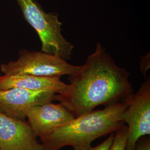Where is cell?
Here are the masks:
<instances>
[{
    "label": "cell",
    "instance_id": "1",
    "mask_svg": "<svg viewBox=\"0 0 150 150\" xmlns=\"http://www.w3.org/2000/svg\"><path fill=\"white\" fill-rule=\"evenodd\" d=\"M129 74L119 67L100 43L79 70L69 76L70 84L56 100L75 117L93 111L102 105H111L132 93Z\"/></svg>",
    "mask_w": 150,
    "mask_h": 150
},
{
    "label": "cell",
    "instance_id": "2",
    "mask_svg": "<svg viewBox=\"0 0 150 150\" xmlns=\"http://www.w3.org/2000/svg\"><path fill=\"white\" fill-rule=\"evenodd\" d=\"M126 106L125 99L104 109L76 117L67 125L40 137L41 143L45 150H60L66 146H71L75 150L87 149L94 140L116 132L125 125L121 115Z\"/></svg>",
    "mask_w": 150,
    "mask_h": 150
},
{
    "label": "cell",
    "instance_id": "3",
    "mask_svg": "<svg viewBox=\"0 0 150 150\" xmlns=\"http://www.w3.org/2000/svg\"><path fill=\"white\" fill-rule=\"evenodd\" d=\"M26 21L36 31L41 41V51L67 60L74 46L61 33L58 15L47 13L36 0H16Z\"/></svg>",
    "mask_w": 150,
    "mask_h": 150
},
{
    "label": "cell",
    "instance_id": "4",
    "mask_svg": "<svg viewBox=\"0 0 150 150\" xmlns=\"http://www.w3.org/2000/svg\"><path fill=\"white\" fill-rule=\"evenodd\" d=\"M81 65H73L59 56L42 51L23 50L16 61L0 66L4 75L26 74L38 76L59 77L72 76L76 73Z\"/></svg>",
    "mask_w": 150,
    "mask_h": 150
},
{
    "label": "cell",
    "instance_id": "5",
    "mask_svg": "<svg viewBox=\"0 0 150 150\" xmlns=\"http://www.w3.org/2000/svg\"><path fill=\"white\" fill-rule=\"evenodd\" d=\"M127 106L122 113L127 123L128 137L126 150H135L142 137L150 134V81L149 78L139 90L126 98Z\"/></svg>",
    "mask_w": 150,
    "mask_h": 150
},
{
    "label": "cell",
    "instance_id": "6",
    "mask_svg": "<svg viewBox=\"0 0 150 150\" xmlns=\"http://www.w3.org/2000/svg\"><path fill=\"white\" fill-rule=\"evenodd\" d=\"M56 93L12 88L0 91V112L12 118L25 120L30 107L56 100Z\"/></svg>",
    "mask_w": 150,
    "mask_h": 150
},
{
    "label": "cell",
    "instance_id": "7",
    "mask_svg": "<svg viewBox=\"0 0 150 150\" xmlns=\"http://www.w3.org/2000/svg\"><path fill=\"white\" fill-rule=\"evenodd\" d=\"M25 120L0 112V150H45Z\"/></svg>",
    "mask_w": 150,
    "mask_h": 150
},
{
    "label": "cell",
    "instance_id": "8",
    "mask_svg": "<svg viewBox=\"0 0 150 150\" xmlns=\"http://www.w3.org/2000/svg\"><path fill=\"white\" fill-rule=\"evenodd\" d=\"M26 118L34 134L40 138L67 125L75 117L61 103L50 102L30 107Z\"/></svg>",
    "mask_w": 150,
    "mask_h": 150
},
{
    "label": "cell",
    "instance_id": "9",
    "mask_svg": "<svg viewBox=\"0 0 150 150\" xmlns=\"http://www.w3.org/2000/svg\"><path fill=\"white\" fill-rule=\"evenodd\" d=\"M59 77L38 76L26 74L4 75L0 77V91L22 88L33 91H51L60 94L67 88Z\"/></svg>",
    "mask_w": 150,
    "mask_h": 150
},
{
    "label": "cell",
    "instance_id": "10",
    "mask_svg": "<svg viewBox=\"0 0 150 150\" xmlns=\"http://www.w3.org/2000/svg\"><path fill=\"white\" fill-rule=\"evenodd\" d=\"M127 137V126L123 125L120 129L115 132L112 144L109 150H126Z\"/></svg>",
    "mask_w": 150,
    "mask_h": 150
},
{
    "label": "cell",
    "instance_id": "11",
    "mask_svg": "<svg viewBox=\"0 0 150 150\" xmlns=\"http://www.w3.org/2000/svg\"><path fill=\"white\" fill-rule=\"evenodd\" d=\"M114 134L115 133H111L110 136L105 139L103 142L100 145H97L95 147H88V149L85 150H109L113 142V140L114 139Z\"/></svg>",
    "mask_w": 150,
    "mask_h": 150
},
{
    "label": "cell",
    "instance_id": "12",
    "mask_svg": "<svg viewBox=\"0 0 150 150\" xmlns=\"http://www.w3.org/2000/svg\"><path fill=\"white\" fill-rule=\"evenodd\" d=\"M135 150H150V139L142 141L139 144L137 143Z\"/></svg>",
    "mask_w": 150,
    "mask_h": 150
},
{
    "label": "cell",
    "instance_id": "13",
    "mask_svg": "<svg viewBox=\"0 0 150 150\" xmlns=\"http://www.w3.org/2000/svg\"><path fill=\"white\" fill-rule=\"evenodd\" d=\"M0 77H1V76H0Z\"/></svg>",
    "mask_w": 150,
    "mask_h": 150
}]
</instances>
